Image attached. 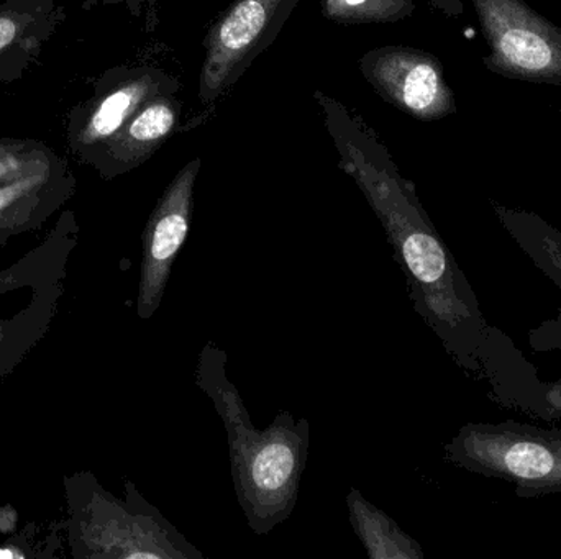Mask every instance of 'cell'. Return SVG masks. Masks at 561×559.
I'll return each mask as SVG.
<instances>
[{
    "mask_svg": "<svg viewBox=\"0 0 561 559\" xmlns=\"http://www.w3.org/2000/svg\"><path fill=\"white\" fill-rule=\"evenodd\" d=\"M313 101L339 154L340 170L355 180L385 229L414 311L455 364L488 384L491 399L553 423L547 383L511 337L488 324L477 292L388 147L339 98L317 89Z\"/></svg>",
    "mask_w": 561,
    "mask_h": 559,
    "instance_id": "obj_1",
    "label": "cell"
},
{
    "mask_svg": "<svg viewBox=\"0 0 561 559\" xmlns=\"http://www.w3.org/2000/svg\"><path fill=\"white\" fill-rule=\"evenodd\" d=\"M196 383L226 427L233 488L247 524L256 535L272 534L289 519L299 498L309 456V420L280 410L272 426L256 429L227 374V353L213 341L201 350Z\"/></svg>",
    "mask_w": 561,
    "mask_h": 559,
    "instance_id": "obj_2",
    "label": "cell"
},
{
    "mask_svg": "<svg viewBox=\"0 0 561 559\" xmlns=\"http://www.w3.org/2000/svg\"><path fill=\"white\" fill-rule=\"evenodd\" d=\"M65 532L75 559H206L130 479L115 498L94 473L65 476Z\"/></svg>",
    "mask_w": 561,
    "mask_h": 559,
    "instance_id": "obj_3",
    "label": "cell"
},
{
    "mask_svg": "<svg viewBox=\"0 0 561 559\" xmlns=\"http://www.w3.org/2000/svg\"><path fill=\"white\" fill-rule=\"evenodd\" d=\"M78 242V217L65 210L35 248L0 271V384L51 328Z\"/></svg>",
    "mask_w": 561,
    "mask_h": 559,
    "instance_id": "obj_4",
    "label": "cell"
},
{
    "mask_svg": "<svg viewBox=\"0 0 561 559\" xmlns=\"http://www.w3.org/2000/svg\"><path fill=\"white\" fill-rule=\"evenodd\" d=\"M465 471L513 485L519 498L561 494V430L506 420L467 423L445 445Z\"/></svg>",
    "mask_w": 561,
    "mask_h": 559,
    "instance_id": "obj_5",
    "label": "cell"
},
{
    "mask_svg": "<svg viewBox=\"0 0 561 559\" xmlns=\"http://www.w3.org/2000/svg\"><path fill=\"white\" fill-rule=\"evenodd\" d=\"M490 53L488 71L514 81L561 85V28L526 0H471Z\"/></svg>",
    "mask_w": 561,
    "mask_h": 559,
    "instance_id": "obj_6",
    "label": "cell"
},
{
    "mask_svg": "<svg viewBox=\"0 0 561 559\" xmlns=\"http://www.w3.org/2000/svg\"><path fill=\"white\" fill-rule=\"evenodd\" d=\"M300 0H236L204 38L199 101L213 107L226 97L283 32Z\"/></svg>",
    "mask_w": 561,
    "mask_h": 559,
    "instance_id": "obj_7",
    "label": "cell"
},
{
    "mask_svg": "<svg viewBox=\"0 0 561 559\" xmlns=\"http://www.w3.org/2000/svg\"><path fill=\"white\" fill-rule=\"evenodd\" d=\"M180 79L158 66L121 65L92 81V95L69 108L66 143L79 163L91 166L99 151L158 95L178 94Z\"/></svg>",
    "mask_w": 561,
    "mask_h": 559,
    "instance_id": "obj_8",
    "label": "cell"
},
{
    "mask_svg": "<svg viewBox=\"0 0 561 559\" xmlns=\"http://www.w3.org/2000/svg\"><path fill=\"white\" fill-rule=\"evenodd\" d=\"M359 74L376 94L421 121H435L457 112V98L437 56L411 46H379L358 61Z\"/></svg>",
    "mask_w": 561,
    "mask_h": 559,
    "instance_id": "obj_9",
    "label": "cell"
},
{
    "mask_svg": "<svg viewBox=\"0 0 561 559\" xmlns=\"http://www.w3.org/2000/svg\"><path fill=\"white\" fill-rule=\"evenodd\" d=\"M203 160L184 164L168 184L141 233V266L137 289V315L150 321L167 292L171 269L186 245L194 213V189Z\"/></svg>",
    "mask_w": 561,
    "mask_h": 559,
    "instance_id": "obj_10",
    "label": "cell"
},
{
    "mask_svg": "<svg viewBox=\"0 0 561 559\" xmlns=\"http://www.w3.org/2000/svg\"><path fill=\"white\" fill-rule=\"evenodd\" d=\"M76 187L75 173L56 151L22 176L0 184V248L42 229L75 196Z\"/></svg>",
    "mask_w": 561,
    "mask_h": 559,
    "instance_id": "obj_11",
    "label": "cell"
},
{
    "mask_svg": "<svg viewBox=\"0 0 561 559\" xmlns=\"http://www.w3.org/2000/svg\"><path fill=\"white\" fill-rule=\"evenodd\" d=\"M181 118L183 102L176 94L151 98L105 143L91 167L105 180L131 173L180 131Z\"/></svg>",
    "mask_w": 561,
    "mask_h": 559,
    "instance_id": "obj_12",
    "label": "cell"
},
{
    "mask_svg": "<svg viewBox=\"0 0 561 559\" xmlns=\"http://www.w3.org/2000/svg\"><path fill=\"white\" fill-rule=\"evenodd\" d=\"M59 0L0 2V82L20 81L65 22Z\"/></svg>",
    "mask_w": 561,
    "mask_h": 559,
    "instance_id": "obj_13",
    "label": "cell"
},
{
    "mask_svg": "<svg viewBox=\"0 0 561 559\" xmlns=\"http://www.w3.org/2000/svg\"><path fill=\"white\" fill-rule=\"evenodd\" d=\"M494 213L511 238L533 265L561 291V232L537 213L493 203ZM529 343L537 351H560L561 308L556 317L529 331Z\"/></svg>",
    "mask_w": 561,
    "mask_h": 559,
    "instance_id": "obj_14",
    "label": "cell"
},
{
    "mask_svg": "<svg viewBox=\"0 0 561 559\" xmlns=\"http://www.w3.org/2000/svg\"><path fill=\"white\" fill-rule=\"evenodd\" d=\"M348 521L369 559H424L421 545L381 509L366 501L358 489L346 496Z\"/></svg>",
    "mask_w": 561,
    "mask_h": 559,
    "instance_id": "obj_15",
    "label": "cell"
},
{
    "mask_svg": "<svg viewBox=\"0 0 561 559\" xmlns=\"http://www.w3.org/2000/svg\"><path fill=\"white\" fill-rule=\"evenodd\" d=\"M320 10L340 25H382L412 16L415 0H320Z\"/></svg>",
    "mask_w": 561,
    "mask_h": 559,
    "instance_id": "obj_16",
    "label": "cell"
},
{
    "mask_svg": "<svg viewBox=\"0 0 561 559\" xmlns=\"http://www.w3.org/2000/svg\"><path fill=\"white\" fill-rule=\"evenodd\" d=\"M53 151L43 141L0 137V184L38 166Z\"/></svg>",
    "mask_w": 561,
    "mask_h": 559,
    "instance_id": "obj_17",
    "label": "cell"
},
{
    "mask_svg": "<svg viewBox=\"0 0 561 559\" xmlns=\"http://www.w3.org/2000/svg\"><path fill=\"white\" fill-rule=\"evenodd\" d=\"M145 3H147V0H85L82 3V9L91 10L95 7L124 5L130 12V15L140 16Z\"/></svg>",
    "mask_w": 561,
    "mask_h": 559,
    "instance_id": "obj_18",
    "label": "cell"
},
{
    "mask_svg": "<svg viewBox=\"0 0 561 559\" xmlns=\"http://www.w3.org/2000/svg\"><path fill=\"white\" fill-rule=\"evenodd\" d=\"M546 400L557 423H561V376L556 383H547Z\"/></svg>",
    "mask_w": 561,
    "mask_h": 559,
    "instance_id": "obj_19",
    "label": "cell"
}]
</instances>
